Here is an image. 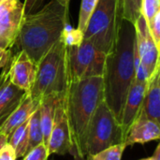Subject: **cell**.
Masks as SVG:
<instances>
[{
    "label": "cell",
    "instance_id": "6da1fadb",
    "mask_svg": "<svg viewBox=\"0 0 160 160\" xmlns=\"http://www.w3.org/2000/svg\"><path fill=\"white\" fill-rule=\"evenodd\" d=\"M135 27L121 19L116 39L107 54L102 75L103 101L120 123L128 90L135 79Z\"/></svg>",
    "mask_w": 160,
    "mask_h": 160
},
{
    "label": "cell",
    "instance_id": "7a4b0ae2",
    "mask_svg": "<svg viewBox=\"0 0 160 160\" xmlns=\"http://www.w3.org/2000/svg\"><path fill=\"white\" fill-rule=\"evenodd\" d=\"M103 101L102 76L71 81L64 97L65 111L72 142L74 159H84L90 123L98 105Z\"/></svg>",
    "mask_w": 160,
    "mask_h": 160
},
{
    "label": "cell",
    "instance_id": "3957f363",
    "mask_svg": "<svg viewBox=\"0 0 160 160\" xmlns=\"http://www.w3.org/2000/svg\"><path fill=\"white\" fill-rule=\"evenodd\" d=\"M68 8L51 0L38 10L25 15L17 42L37 64L61 38L68 23Z\"/></svg>",
    "mask_w": 160,
    "mask_h": 160
},
{
    "label": "cell",
    "instance_id": "277c9868",
    "mask_svg": "<svg viewBox=\"0 0 160 160\" xmlns=\"http://www.w3.org/2000/svg\"><path fill=\"white\" fill-rule=\"evenodd\" d=\"M68 83V47L61 37L37 63L36 77L29 96L37 102L50 95L63 96Z\"/></svg>",
    "mask_w": 160,
    "mask_h": 160
},
{
    "label": "cell",
    "instance_id": "5b68a950",
    "mask_svg": "<svg viewBox=\"0 0 160 160\" xmlns=\"http://www.w3.org/2000/svg\"><path fill=\"white\" fill-rule=\"evenodd\" d=\"M121 19L119 0H98L83 32V39L108 54L114 45Z\"/></svg>",
    "mask_w": 160,
    "mask_h": 160
},
{
    "label": "cell",
    "instance_id": "8992f818",
    "mask_svg": "<svg viewBox=\"0 0 160 160\" xmlns=\"http://www.w3.org/2000/svg\"><path fill=\"white\" fill-rule=\"evenodd\" d=\"M125 136L120 123L102 101L97 108L86 139V155H94L109 147L124 143Z\"/></svg>",
    "mask_w": 160,
    "mask_h": 160
},
{
    "label": "cell",
    "instance_id": "52a82bcc",
    "mask_svg": "<svg viewBox=\"0 0 160 160\" xmlns=\"http://www.w3.org/2000/svg\"><path fill=\"white\" fill-rule=\"evenodd\" d=\"M106 56L105 52L86 39L78 46L68 48L69 82L102 76Z\"/></svg>",
    "mask_w": 160,
    "mask_h": 160
},
{
    "label": "cell",
    "instance_id": "ba28073f",
    "mask_svg": "<svg viewBox=\"0 0 160 160\" xmlns=\"http://www.w3.org/2000/svg\"><path fill=\"white\" fill-rule=\"evenodd\" d=\"M24 18L23 3L20 0L0 1V47L10 50L17 42Z\"/></svg>",
    "mask_w": 160,
    "mask_h": 160
},
{
    "label": "cell",
    "instance_id": "9c48e42d",
    "mask_svg": "<svg viewBox=\"0 0 160 160\" xmlns=\"http://www.w3.org/2000/svg\"><path fill=\"white\" fill-rule=\"evenodd\" d=\"M135 50L140 61L150 79L159 67V48L156 45L146 20L141 14L134 23Z\"/></svg>",
    "mask_w": 160,
    "mask_h": 160
},
{
    "label": "cell",
    "instance_id": "30bf717a",
    "mask_svg": "<svg viewBox=\"0 0 160 160\" xmlns=\"http://www.w3.org/2000/svg\"><path fill=\"white\" fill-rule=\"evenodd\" d=\"M64 97L65 95L59 97L55 107L53 125L48 142V150L50 155L55 154L64 156L68 153H71L72 151V142L65 111Z\"/></svg>",
    "mask_w": 160,
    "mask_h": 160
},
{
    "label": "cell",
    "instance_id": "8fae6325",
    "mask_svg": "<svg viewBox=\"0 0 160 160\" xmlns=\"http://www.w3.org/2000/svg\"><path fill=\"white\" fill-rule=\"evenodd\" d=\"M37 71V64L23 51H20L14 56L9 64L10 82L24 92H30Z\"/></svg>",
    "mask_w": 160,
    "mask_h": 160
},
{
    "label": "cell",
    "instance_id": "7c38bea8",
    "mask_svg": "<svg viewBox=\"0 0 160 160\" xmlns=\"http://www.w3.org/2000/svg\"><path fill=\"white\" fill-rule=\"evenodd\" d=\"M9 64L0 70V127L28 94L10 82Z\"/></svg>",
    "mask_w": 160,
    "mask_h": 160
},
{
    "label": "cell",
    "instance_id": "4fadbf2b",
    "mask_svg": "<svg viewBox=\"0 0 160 160\" xmlns=\"http://www.w3.org/2000/svg\"><path fill=\"white\" fill-rule=\"evenodd\" d=\"M147 82H142L137 79H134L123 109L122 113V120H121V127L124 132L125 140L128 133V130L132 124L135 122L137 117L139 116V113L141 112L144 95L147 88Z\"/></svg>",
    "mask_w": 160,
    "mask_h": 160
},
{
    "label": "cell",
    "instance_id": "5bb4252c",
    "mask_svg": "<svg viewBox=\"0 0 160 160\" xmlns=\"http://www.w3.org/2000/svg\"><path fill=\"white\" fill-rule=\"evenodd\" d=\"M160 124L139 115L130 127L124 142L126 146H132L136 143L145 144L160 138Z\"/></svg>",
    "mask_w": 160,
    "mask_h": 160
},
{
    "label": "cell",
    "instance_id": "9a60e30c",
    "mask_svg": "<svg viewBox=\"0 0 160 160\" xmlns=\"http://www.w3.org/2000/svg\"><path fill=\"white\" fill-rule=\"evenodd\" d=\"M139 115L144 116L160 124V72L159 68L147 82L142 106Z\"/></svg>",
    "mask_w": 160,
    "mask_h": 160
},
{
    "label": "cell",
    "instance_id": "2e32d148",
    "mask_svg": "<svg viewBox=\"0 0 160 160\" xmlns=\"http://www.w3.org/2000/svg\"><path fill=\"white\" fill-rule=\"evenodd\" d=\"M39 102L32 99L29 94L22 98L18 107L10 113V115L6 119V121L0 127V133L4 134L7 138L22 124L27 121L34 111L38 107Z\"/></svg>",
    "mask_w": 160,
    "mask_h": 160
},
{
    "label": "cell",
    "instance_id": "e0dca14e",
    "mask_svg": "<svg viewBox=\"0 0 160 160\" xmlns=\"http://www.w3.org/2000/svg\"><path fill=\"white\" fill-rule=\"evenodd\" d=\"M60 96L50 95L43 98L39 101V120L40 127L43 135V144L48 147L49 138L53 125V118L55 112V107Z\"/></svg>",
    "mask_w": 160,
    "mask_h": 160
},
{
    "label": "cell",
    "instance_id": "ac0fdd59",
    "mask_svg": "<svg viewBox=\"0 0 160 160\" xmlns=\"http://www.w3.org/2000/svg\"><path fill=\"white\" fill-rule=\"evenodd\" d=\"M28 122L25 121L18 127L8 138V143L13 148L16 158L23 157L27 153L28 146Z\"/></svg>",
    "mask_w": 160,
    "mask_h": 160
},
{
    "label": "cell",
    "instance_id": "d6986e66",
    "mask_svg": "<svg viewBox=\"0 0 160 160\" xmlns=\"http://www.w3.org/2000/svg\"><path fill=\"white\" fill-rule=\"evenodd\" d=\"M39 106V105H38ZM43 143V135L40 127L39 120V109L38 107L31 114L28 122V146L27 152L37 145Z\"/></svg>",
    "mask_w": 160,
    "mask_h": 160
},
{
    "label": "cell",
    "instance_id": "ffe728a7",
    "mask_svg": "<svg viewBox=\"0 0 160 160\" xmlns=\"http://www.w3.org/2000/svg\"><path fill=\"white\" fill-rule=\"evenodd\" d=\"M121 18L134 24L142 14V0H119Z\"/></svg>",
    "mask_w": 160,
    "mask_h": 160
},
{
    "label": "cell",
    "instance_id": "44dd1931",
    "mask_svg": "<svg viewBox=\"0 0 160 160\" xmlns=\"http://www.w3.org/2000/svg\"><path fill=\"white\" fill-rule=\"evenodd\" d=\"M125 143H120L94 155H86L84 160H121L126 149Z\"/></svg>",
    "mask_w": 160,
    "mask_h": 160
},
{
    "label": "cell",
    "instance_id": "7402d4cb",
    "mask_svg": "<svg viewBox=\"0 0 160 160\" xmlns=\"http://www.w3.org/2000/svg\"><path fill=\"white\" fill-rule=\"evenodd\" d=\"M98 0H82L81 3V8L79 13V21H78V29L84 32L88 20L95 9Z\"/></svg>",
    "mask_w": 160,
    "mask_h": 160
},
{
    "label": "cell",
    "instance_id": "603a6c76",
    "mask_svg": "<svg viewBox=\"0 0 160 160\" xmlns=\"http://www.w3.org/2000/svg\"><path fill=\"white\" fill-rule=\"evenodd\" d=\"M61 37L68 48L78 46L83 40V33L78 28H73L68 23L66 24Z\"/></svg>",
    "mask_w": 160,
    "mask_h": 160
},
{
    "label": "cell",
    "instance_id": "cb8c5ba5",
    "mask_svg": "<svg viewBox=\"0 0 160 160\" xmlns=\"http://www.w3.org/2000/svg\"><path fill=\"white\" fill-rule=\"evenodd\" d=\"M158 11H160V0H142L141 13L143 15L148 25Z\"/></svg>",
    "mask_w": 160,
    "mask_h": 160
},
{
    "label": "cell",
    "instance_id": "d4e9b609",
    "mask_svg": "<svg viewBox=\"0 0 160 160\" xmlns=\"http://www.w3.org/2000/svg\"><path fill=\"white\" fill-rule=\"evenodd\" d=\"M49 156L50 153L48 147L45 146L43 143H40L28 151L23 156L22 160H48Z\"/></svg>",
    "mask_w": 160,
    "mask_h": 160
},
{
    "label": "cell",
    "instance_id": "484cf974",
    "mask_svg": "<svg viewBox=\"0 0 160 160\" xmlns=\"http://www.w3.org/2000/svg\"><path fill=\"white\" fill-rule=\"evenodd\" d=\"M151 36L156 43V45L159 48L160 46V11H158L152 22L148 25Z\"/></svg>",
    "mask_w": 160,
    "mask_h": 160
},
{
    "label": "cell",
    "instance_id": "4316f807",
    "mask_svg": "<svg viewBox=\"0 0 160 160\" xmlns=\"http://www.w3.org/2000/svg\"><path fill=\"white\" fill-rule=\"evenodd\" d=\"M45 0H24L23 2V11L24 16L38 10Z\"/></svg>",
    "mask_w": 160,
    "mask_h": 160
},
{
    "label": "cell",
    "instance_id": "83f0119b",
    "mask_svg": "<svg viewBox=\"0 0 160 160\" xmlns=\"http://www.w3.org/2000/svg\"><path fill=\"white\" fill-rule=\"evenodd\" d=\"M12 59L11 50H6L0 47V70L7 67Z\"/></svg>",
    "mask_w": 160,
    "mask_h": 160
},
{
    "label": "cell",
    "instance_id": "f1b7e54d",
    "mask_svg": "<svg viewBox=\"0 0 160 160\" xmlns=\"http://www.w3.org/2000/svg\"><path fill=\"white\" fill-rule=\"evenodd\" d=\"M16 156L13 148L7 143L4 148L0 151V160H16Z\"/></svg>",
    "mask_w": 160,
    "mask_h": 160
},
{
    "label": "cell",
    "instance_id": "f546056e",
    "mask_svg": "<svg viewBox=\"0 0 160 160\" xmlns=\"http://www.w3.org/2000/svg\"><path fill=\"white\" fill-rule=\"evenodd\" d=\"M7 143H8V138L4 134L0 133V151L4 148V146Z\"/></svg>",
    "mask_w": 160,
    "mask_h": 160
},
{
    "label": "cell",
    "instance_id": "4dcf8cb0",
    "mask_svg": "<svg viewBox=\"0 0 160 160\" xmlns=\"http://www.w3.org/2000/svg\"><path fill=\"white\" fill-rule=\"evenodd\" d=\"M59 4H61L63 7H65L66 8H69V3L70 0H56Z\"/></svg>",
    "mask_w": 160,
    "mask_h": 160
},
{
    "label": "cell",
    "instance_id": "1f68e13d",
    "mask_svg": "<svg viewBox=\"0 0 160 160\" xmlns=\"http://www.w3.org/2000/svg\"><path fill=\"white\" fill-rule=\"evenodd\" d=\"M140 160H160L158 158H157L156 157H154V156H152V157H150V158H142V159H140Z\"/></svg>",
    "mask_w": 160,
    "mask_h": 160
},
{
    "label": "cell",
    "instance_id": "d6a6232c",
    "mask_svg": "<svg viewBox=\"0 0 160 160\" xmlns=\"http://www.w3.org/2000/svg\"><path fill=\"white\" fill-rule=\"evenodd\" d=\"M74 160H84V159H80V158H78V159H74Z\"/></svg>",
    "mask_w": 160,
    "mask_h": 160
},
{
    "label": "cell",
    "instance_id": "836d02e7",
    "mask_svg": "<svg viewBox=\"0 0 160 160\" xmlns=\"http://www.w3.org/2000/svg\"><path fill=\"white\" fill-rule=\"evenodd\" d=\"M0 1H1V0H0Z\"/></svg>",
    "mask_w": 160,
    "mask_h": 160
}]
</instances>
